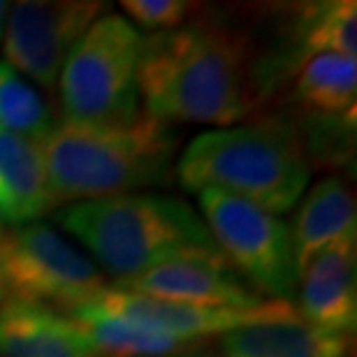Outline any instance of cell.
<instances>
[{
  "label": "cell",
  "instance_id": "277c9868",
  "mask_svg": "<svg viewBox=\"0 0 357 357\" xmlns=\"http://www.w3.org/2000/svg\"><path fill=\"white\" fill-rule=\"evenodd\" d=\"M176 176L185 190H223L276 216L304 195L311 167L295 128L267 119L197 135L178 158Z\"/></svg>",
  "mask_w": 357,
  "mask_h": 357
},
{
  "label": "cell",
  "instance_id": "8fae6325",
  "mask_svg": "<svg viewBox=\"0 0 357 357\" xmlns=\"http://www.w3.org/2000/svg\"><path fill=\"white\" fill-rule=\"evenodd\" d=\"M297 285L304 320L344 337L355 330V241H339L318 251L299 271Z\"/></svg>",
  "mask_w": 357,
  "mask_h": 357
},
{
  "label": "cell",
  "instance_id": "5b68a950",
  "mask_svg": "<svg viewBox=\"0 0 357 357\" xmlns=\"http://www.w3.org/2000/svg\"><path fill=\"white\" fill-rule=\"evenodd\" d=\"M144 38L121 14H102L66 59L59 89L68 123L123 126L137 119Z\"/></svg>",
  "mask_w": 357,
  "mask_h": 357
},
{
  "label": "cell",
  "instance_id": "8992f818",
  "mask_svg": "<svg viewBox=\"0 0 357 357\" xmlns=\"http://www.w3.org/2000/svg\"><path fill=\"white\" fill-rule=\"evenodd\" d=\"M0 276L7 297L70 313L102 292L93 262L45 223L0 225Z\"/></svg>",
  "mask_w": 357,
  "mask_h": 357
},
{
  "label": "cell",
  "instance_id": "52a82bcc",
  "mask_svg": "<svg viewBox=\"0 0 357 357\" xmlns=\"http://www.w3.org/2000/svg\"><path fill=\"white\" fill-rule=\"evenodd\" d=\"M204 225L232 267L248 285L285 299L297 290L299 271L288 223L274 213L223 190H199Z\"/></svg>",
  "mask_w": 357,
  "mask_h": 357
},
{
  "label": "cell",
  "instance_id": "e0dca14e",
  "mask_svg": "<svg viewBox=\"0 0 357 357\" xmlns=\"http://www.w3.org/2000/svg\"><path fill=\"white\" fill-rule=\"evenodd\" d=\"M297 98L323 114L355 116L357 61L341 54H316L302 61L295 84Z\"/></svg>",
  "mask_w": 357,
  "mask_h": 357
},
{
  "label": "cell",
  "instance_id": "7a4b0ae2",
  "mask_svg": "<svg viewBox=\"0 0 357 357\" xmlns=\"http://www.w3.org/2000/svg\"><path fill=\"white\" fill-rule=\"evenodd\" d=\"M176 149L172 123L146 112L123 126L56 123L42 142L52 206L165 185Z\"/></svg>",
  "mask_w": 357,
  "mask_h": 357
},
{
  "label": "cell",
  "instance_id": "4fadbf2b",
  "mask_svg": "<svg viewBox=\"0 0 357 357\" xmlns=\"http://www.w3.org/2000/svg\"><path fill=\"white\" fill-rule=\"evenodd\" d=\"M52 206L42 144L0 130V225H24Z\"/></svg>",
  "mask_w": 357,
  "mask_h": 357
},
{
  "label": "cell",
  "instance_id": "6da1fadb",
  "mask_svg": "<svg viewBox=\"0 0 357 357\" xmlns=\"http://www.w3.org/2000/svg\"><path fill=\"white\" fill-rule=\"evenodd\" d=\"M137 86L146 114L165 123H237L255 105L251 45L218 24L155 33L142 45Z\"/></svg>",
  "mask_w": 357,
  "mask_h": 357
},
{
  "label": "cell",
  "instance_id": "2e32d148",
  "mask_svg": "<svg viewBox=\"0 0 357 357\" xmlns=\"http://www.w3.org/2000/svg\"><path fill=\"white\" fill-rule=\"evenodd\" d=\"M66 316L79 325L91 348L100 357H176L195 348L190 341L174 339L123 318L102 316L84 306Z\"/></svg>",
  "mask_w": 357,
  "mask_h": 357
},
{
  "label": "cell",
  "instance_id": "7c38bea8",
  "mask_svg": "<svg viewBox=\"0 0 357 357\" xmlns=\"http://www.w3.org/2000/svg\"><path fill=\"white\" fill-rule=\"evenodd\" d=\"M0 357H100L66 313L7 299L0 304Z\"/></svg>",
  "mask_w": 357,
  "mask_h": 357
},
{
  "label": "cell",
  "instance_id": "d6986e66",
  "mask_svg": "<svg viewBox=\"0 0 357 357\" xmlns=\"http://www.w3.org/2000/svg\"><path fill=\"white\" fill-rule=\"evenodd\" d=\"M302 61L316 54H341L355 59L357 54V3L332 0L306 10L299 24Z\"/></svg>",
  "mask_w": 357,
  "mask_h": 357
},
{
  "label": "cell",
  "instance_id": "9c48e42d",
  "mask_svg": "<svg viewBox=\"0 0 357 357\" xmlns=\"http://www.w3.org/2000/svg\"><path fill=\"white\" fill-rule=\"evenodd\" d=\"M82 306L89 311L102 313V316L130 320V323L169 334L174 339L190 341V344H195L197 339L213 337V334L223 337V334L239 330L244 325L283 320L299 313L288 299H265L255 309H223V306L165 302V299H153L119 288H105L96 299Z\"/></svg>",
  "mask_w": 357,
  "mask_h": 357
},
{
  "label": "cell",
  "instance_id": "3957f363",
  "mask_svg": "<svg viewBox=\"0 0 357 357\" xmlns=\"http://www.w3.org/2000/svg\"><path fill=\"white\" fill-rule=\"evenodd\" d=\"M59 220L119 281L183 258L225 260L204 220L176 197L91 199L66 206Z\"/></svg>",
  "mask_w": 357,
  "mask_h": 357
},
{
  "label": "cell",
  "instance_id": "ba28073f",
  "mask_svg": "<svg viewBox=\"0 0 357 357\" xmlns=\"http://www.w3.org/2000/svg\"><path fill=\"white\" fill-rule=\"evenodd\" d=\"M105 7V3L96 0L17 3L5 24V63L31 77L42 89H56L73 47L93 21L102 17Z\"/></svg>",
  "mask_w": 357,
  "mask_h": 357
},
{
  "label": "cell",
  "instance_id": "5bb4252c",
  "mask_svg": "<svg viewBox=\"0 0 357 357\" xmlns=\"http://www.w3.org/2000/svg\"><path fill=\"white\" fill-rule=\"evenodd\" d=\"M225 357H346L348 339L302 316L244 325L220 337Z\"/></svg>",
  "mask_w": 357,
  "mask_h": 357
},
{
  "label": "cell",
  "instance_id": "603a6c76",
  "mask_svg": "<svg viewBox=\"0 0 357 357\" xmlns=\"http://www.w3.org/2000/svg\"><path fill=\"white\" fill-rule=\"evenodd\" d=\"M190 357H209V355H190Z\"/></svg>",
  "mask_w": 357,
  "mask_h": 357
},
{
  "label": "cell",
  "instance_id": "44dd1931",
  "mask_svg": "<svg viewBox=\"0 0 357 357\" xmlns=\"http://www.w3.org/2000/svg\"><path fill=\"white\" fill-rule=\"evenodd\" d=\"M7 3H3V0H0V35H3V24H5V14H7Z\"/></svg>",
  "mask_w": 357,
  "mask_h": 357
},
{
  "label": "cell",
  "instance_id": "ac0fdd59",
  "mask_svg": "<svg viewBox=\"0 0 357 357\" xmlns=\"http://www.w3.org/2000/svg\"><path fill=\"white\" fill-rule=\"evenodd\" d=\"M54 128L56 121L47 100L17 70L0 61V130L42 144Z\"/></svg>",
  "mask_w": 357,
  "mask_h": 357
},
{
  "label": "cell",
  "instance_id": "9a60e30c",
  "mask_svg": "<svg viewBox=\"0 0 357 357\" xmlns=\"http://www.w3.org/2000/svg\"><path fill=\"white\" fill-rule=\"evenodd\" d=\"M297 271L323 248L357 239V211L351 188L337 176L323 178L306 192L292 223Z\"/></svg>",
  "mask_w": 357,
  "mask_h": 357
},
{
  "label": "cell",
  "instance_id": "ffe728a7",
  "mask_svg": "<svg viewBox=\"0 0 357 357\" xmlns=\"http://www.w3.org/2000/svg\"><path fill=\"white\" fill-rule=\"evenodd\" d=\"M121 7L139 26H146L158 33L174 31L190 14L197 12V5L185 3V0H123Z\"/></svg>",
  "mask_w": 357,
  "mask_h": 357
},
{
  "label": "cell",
  "instance_id": "7402d4cb",
  "mask_svg": "<svg viewBox=\"0 0 357 357\" xmlns=\"http://www.w3.org/2000/svg\"><path fill=\"white\" fill-rule=\"evenodd\" d=\"M7 299H10V297H7V290H5L3 276H0V304H3V302H7Z\"/></svg>",
  "mask_w": 357,
  "mask_h": 357
},
{
  "label": "cell",
  "instance_id": "30bf717a",
  "mask_svg": "<svg viewBox=\"0 0 357 357\" xmlns=\"http://www.w3.org/2000/svg\"><path fill=\"white\" fill-rule=\"evenodd\" d=\"M114 288L165 302L223 306V309H255L265 302L258 292L251 290V285L234 274L230 262L209 258L165 262L144 274L116 281Z\"/></svg>",
  "mask_w": 357,
  "mask_h": 357
}]
</instances>
